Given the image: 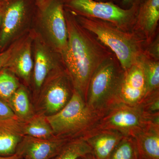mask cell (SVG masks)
Listing matches in <instances>:
<instances>
[{
  "instance_id": "24",
  "label": "cell",
  "mask_w": 159,
  "mask_h": 159,
  "mask_svg": "<svg viewBox=\"0 0 159 159\" xmlns=\"http://www.w3.org/2000/svg\"><path fill=\"white\" fill-rule=\"evenodd\" d=\"M137 106L144 115L159 114V89L147 94Z\"/></svg>"
},
{
  "instance_id": "26",
  "label": "cell",
  "mask_w": 159,
  "mask_h": 159,
  "mask_svg": "<svg viewBox=\"0 0 159 159\" xmlns=\"http://www.w3.org/2000/svg\"><path fill=\"white\" fill-rule=\"evenodd\" d=\"M20 39H19L16 40L4 51H0V69L6 67L12 53L18 45Z\"/></svg>"
},
{
  "instance_id": "20",
  "label": "cell",
  "mask_w": 159,
  "mask_h": 159,
  "mask_svg": "<svg viewBox=\"0 0 159 159\" xmlns=\"http://www.w3.org/2000/svg\"><path fill=\"white\" fill-rule=\"evenodd\" d=\"M138 62L142 66L145 77V96L159 89V61L152 59L144 53Z\"/></svg>"
},
{
  "instance_id": "35",
  "label": "cell",
  "mask_w": 159,
  "mask_h": 159,
  "mask_svg": "<svg viewBox=\"0 0 159 159\" xmlns=\"http://www.w3.org/2000/svg\"><path fill=\"white\" fill-rule=\"evenodd\" d=\"M0 1H1V0H0Z\"/></svg>"
},
{
  "instance_id": "3",
  "label": "cell",
  "mask_w": 159,
  "mask_h": 159,
  "mask_svg": "<svg viewBox=\"0 0 159 159\" xmlns=\"http://www.w3.org/2000/svg\"><path fill=\"white\" fill-rule=\"evenodd\" d=\"M124 70L112 53L94 71L89 82L85 101L88 106L101 115L121 102L120 90Z\"/></svg>"
},
{
  "instance_id": "11",
  "label": "cell",
  "mask_w": 159,
  "mask_h": 159,
  "mask_svg": "<svg viewBox=\"0 0 159 159\" xmlns=\"http://www.w3.org/2000/svg\"><path fill=\"white\" fill-rule=\"evenodd\" d=\"M70 140L57 137L39 139L25 135L18 145L16 153L23 159H51Z\"/></svg>"
},
{
  "instance_id": "6",
  "label": "cell",
  "mask_w": 159,
  "mask_h": 159,
  "mask_svg": "<svg viewBox=\"0 0 159 159\" xmlns=\"http://www.w3.org/2000/svg\"><path fill=\"white\" fill-rule=\"evenodd\" d=\"M34 18L39 24L46 42L60 55L65 50L68 31L64 8L61 0H47L37 7Z\"/></svg>"
},
{
  "instance_id": "16",
  "label": "cell",
  "mask_w": 159,
  "mask_h": 159,
  "mask_svg": "<svg viewBox=\"0 0 159 159\" xmlns=\"http://www.w3.org/2000/svg\"><path fill=\"white\" fill-rule=\"evenodd\" d=\"M23 122L18 119H0V156L14 154L24 137Z\"/></svg>"
},
{
  "instance_id": "10",
  "label": "cell",
  "mask_w": 159,
  "mask_h": 159,
  "mask_svg": "<svg viewBox=\"0 0 159 159\" xmlns=\"http://www.w3.org/2000/svg\"><path fill=\"white\" fill-rule=\"evenodd\" d=\"M34 61L33 80L36 90H40L49 74L54 69L63 66L60 55L49 45L42 36L34 31Z\"/></svg>"
},
{
  "instance_id": "18",
  "label": "cell",
  "mask_w": 159,
  "mask_h": 159,
  "mask_svg": "<svg viewBox=\"0 0 159 159\" xmlns=\"http://www.w3.org/2000/svg\"><path fill=\"white\" fill-rule=\"evenodd\" d=\"M23 131L25 135L37 139H49L56 137L43 114L34 115L23 122Z\"/></svg>"
},
{
  "instance_id": "31",
  "label": "cell",
  "mask_w": 159,
  "mask_h": 159,
  "mask_svg": "<svg viewBox=\"0 0 159 159\" xmlns=\"http://www.w3.org/2000/svg\"><path fill=\"white\" fill-rule=\"evenodd\" d=\"M2 0H1V1H0V29H1V25H2Z\"/></svg>"
},
{
  "instance_id": "1",
  "label": "cell",
  "mask_w": 159,
  "mask_h": 159,
  "mask_svg": "<svg viewBox=\"0 0 159 159\" xmlns=\"http://www.w3.org/2000/svg\"><path fill=\"white\" fill-rule=\"evenodd\" d=\"M64 11L68 42L65 50L60 55L61 61L74 90L85 100L94 71L113 53L80 25L74 15L65 9Z\"/></svg>"
},
{
  "instance_id": "27",
  "label": "cell",
  "mask_w": 159,
  "mask_h": 159,
  "mask_svg": "<svg viewBox=\"0 0 159 159\" xmlns=\"http://www.w3.org/2000/svg\"><path fill=\"white\" fill-rule=\"evenodd\" d=\"M18 119L9 105L0 99V119Z\"/></svg>"
},
{
  "instance_id": "7",
  "label": "cell",
  "mask_w": 159,
  "mask_h": 159,
  "mask_svg": "<svg viewBox=\"0 0 159 159\" xmlns=\"http://www.w3.org/2000/svg\"><path fill=\"white\" fill-rule=\"evenodd\" d=\"M40 91L39 104L46 116L56 113L66 105L74 89L63 66L49 74Z\"/></svg>"
},
{
  "instance_id": "5",
  "label": "cell",
  "mask_w": 159,
  "mask_h": 159,
  "mask_svg": "<svg viewBox=\"0 0 159 159\" xmlns=\"http://www.w3.org/2000/svg\"><path fill=\"white\" fill-rule=\"evenodd\" d=\"M61 1L64 9L74 15L102 20L124 31H134L139 6L124 9L109 2L94 0Z\"/></svg>"
},
{
  "instance_id": "8",
  "label": "cell",
  "mask_w": 159,
  "mask_h": 159,
  "mask_svg": "<svg viewBox=\"0 0 159 159\" xmlns=\"http://www.w3.org/2000/svg\"><path fill=\"white\" fill-rule=\"evenodd\" d=\"M2 2L0 51L8 48L25 24L34 17L37 9L35 0H2Z\"/></svg>"
},
{
  "instance_id": "22",
  "label": "cell",
  "mask_w": 159,
  "mask_h": 159,
  "mask_svg": "<svg viewBox=\"0 0 159 159\" xmlns=\"http://www.w3.org/2000/svg\"><path fill=\"white\" fill-rule=\"evenodd\" d=\"M140 157L134 138L124 137L113 151L108 159H139Z\"/></svg>"
},
{
  "instance_id": "34",
  "label": "cell",
  "mask_w": 159,
  "mask_h": 159,
  "mask_svg": "<svg viewBox=\"0 0 159 159\" xmlns=\"http://www.w3.org/2000/svg\"><path fill=\"white\" fill-rule=\"evenodd\" d=\"M139 159H145L141 157H140V158H139Z\"/></svg>"
},
{
  "instance_id": "9",
  "label": "cell",
  "mask_w": 159,
  "mask_h": 159,
  "mask_svg": "<svg viewBox=\"0 0 159 159\" xmlns=\"http://www.w3.org/2000/svg\"><path fill=\"white\" fill-rule=\"evenodd\" d=\"M147 123L138 106L128 105L121 101L102 114L97 129H113L124 136L134 137Z\"/></svg>"
},
{
  "instance_id": "12",
  "label": "cell",
  "mask_w": 159,
  "mask_h": 159,
  "mask_svg": "<svg viewBox=\"0 0 159 159\" xmlns=\"http://www.w3.org/2000/svg\"><path fill=\"white\" fill-rule=\"evenodd\" d=\"M34 31L21 38L16 48L5 67L29 84L33 70L32 55Z\"/></svg>"
},
{
  "instance_id": "13",
  "label": "cell",
  "mask_w": 159,
  "mask_h": 159,
  "mask_svg": "<svg viewBox=\"0 0 159 159\" xmlns=\"http://www.w3.org/2000/svg\"><path fill=\"white\" fill-rule=\"evenodd\" d=\"M145 94V77L142 66L138 62L124 71L120 90V100L128 105L137 106Z\"/></svg>"
},
{
  "instance_id": "25",
  "label": "cell",
  "mask_w": 159,
  "mask_h": 159,
  "mask_svg": "<svg viewBox=\"0 0 159 159\" xmlns=\"http://www.w3.org/2000/svg\"><path fill=\"white\" fill-rule=\"evenodd\" d=\"M144 53L148 57L159 61V37L157 34L155 37L149 43L145 46Z\"/></svg>"
},
{
  "instance_id": "19",
  "label": "cell",
  "mask_w": 159,
  "mask_h": 159,
  "mask_svg": "<svg viewBox=\"0 0 159 159\" xmlns=\"http://www.w3.org/2000/svg\"><path fill=\"white\" fill-rule=\"evenodd\" d=\"M7 104L18 119L22 122L27 121L34 115L29 94L24 86H20Z\"/></svg>"
},
{
  "instance_id": "33",
  "label": "cell",
  "mask_w": 159,
  "mask_h": 159,
  "mask_svg": "<svg viewBox=\"0 0 159 159\" xmlns=\"http://www.w3.org/2000/svg\"><path fill=\"white\" fill-rule=\"evenodd\" d=\"M47 0H35V2L37 7H39L45 2Z\"/></svg>"
},
{
  "instance_id": "4",
  "label": "cell",
  "mask_w": 159,
  "mask_h": 159,
  "mask_svg": "<svg viewBox=\"0 0 159 159\" xmlns=\"http://www.w3.org/2000/svg\"><path fill=\"white\" fill-rule=\"evenodd\" d=\"M101 117L88 106L82 96L75 90L62 109L46 116L55 137L69 140L84 138L97 129Z\"/></svg>"
},
{
  "instance_id": "21",
  "label": "cell",
  "mask_w": 159,
  "mask_h": 159,
  "mask_svg": "<svg viewBox=\"0 0 159 159\" xmlns=\"http://www.w3.org/2000/svg\"><path fill=\"white\" fill-rule=\"evenodd\" d=\"M89 153L92 149L88 143L84 138H77L69 141L51 159H78Z\"/></svg>"
},
{
  "instance_id": "17",
  "label": "cell",
  "mask_w": 159,
  "mask_h": 159,
  "mask_svg": "<svg viewBox=\"0 0 159 159\" xmlns=\"http://www.w3.org/2000/svg\"><path fill=\"white\" fill-rule=\"evenodd\" d=\"M134 138L141 157L159 159V125L147 123Z\"/></svg>"
},
{
  "instance_id": "14",
  "label": "cell",
  "mask_w": 159,
  "mask_h": 159,
  "mask_svg": "<svg viewBox=\"0 0 159 159\" xmlns=\"http://www.w3.org/2000/svg\"><path fill=\"white\" fill-rule=\"evenodd\" d=\"M159 20V0H146L139 6L134 31L147 44L157 35Z\"/></svg>"
},
{
  "instance_id": "30",
  "label": "cell",
  "mask_w": 159,
  "mask_h": 159,
  "mask_svg": "<svg viewBox=\"0 0 159 159\" xmlns=\"http://www.w3.org/2000/svg\"><path fill=\"white\" fill-rule=\"evenodd\" d=\"M78 159H97L92 153L87 154L83 156L80 157Z\"/></svg>"
},
{
  "instance_id": "15",
  "label": "cell",
  "mask_w": 159,
  "mask_h": 159,
  "mask_svg": "<svg viewBox=\"0 0 159 159\" xmlns=\"http://www.w3.org/2000/svg\"><path fill=\"white\" fill-rule=\"evenodd\" d=\"M125 137L117 131L97 129L84 138L97 159H108L119 142Z\"/></svg>"
},
{
  "instance_id": "2",
  "label": "cell",
  "mask_w": 159,
  "mask_h": 159,
  "mask_svg": "<svg viewBox=\"0 0 159 159\" xmlns=\"http://www.w3.org/2000/svg\"><path fill=\"white\" fill-rule=\"evenodd\" d=\"M75 16L80 25L115 54L124 71L138 63L144 54L146 42L135 31H124L102 20Z\"/></svg>"
},
{
  "instance_id": "23",
  "label": "cell",
  "mask_w": 159,
  "mask_h": 159,
  "mask_svg": "<svg viewBox=\"0 0 159 159\" xmlns=\"http://www.w3.org/2000/svg\"><path fill=\"white\" fill-rule=\"evenodd\" d=\"M19 82L16 75L6 68L0 69V99L7 102L17 90Z\"/></svg>"
},
{
  "instance_id": "28",
  "label": "cell",
  "mask_w": 159,
  "mask_h": 159,
  "mask_svg": "<svg viewBox=\"0 0 159 159\" xmlns=\"http://www.w3.org/2000/svg\"><path fill=\"white\" fill-rule=\"evenodd\" d=\"M146 0H120L119 6L124 9H129L134 6H139Z\"/></svg>"
},
{
  "instance_id": "32",
  "label": "cell",
  "mask_w": 159,
  "mask_h": 159,
  "mask_svg": "<svg viewBox=\"0 0 159 159\" xmlns=\"http://www.w3.org/2000/svg\"><path fill=\"white\" fill-rule=\"evenodd\" d=\"M94 1H98V2H112L119 5L120 3V0H94Z\"/></svg>"
},
{
  "instance_id": "29",
  "label": "cell",
  "mask_w": 159,
  "mask_h": 159,
  "mask_svg": "<svg viewBox=\"0 0 159 159\" xmlns=\"http://www.w3.org/2000/svg\"><path fill=\"white\" fill-rule=\"evenodd\" d=\"M0 159H23L17 154L15 153L14 154L8 156H0Z\"/></svg>"
}]
</instances>
